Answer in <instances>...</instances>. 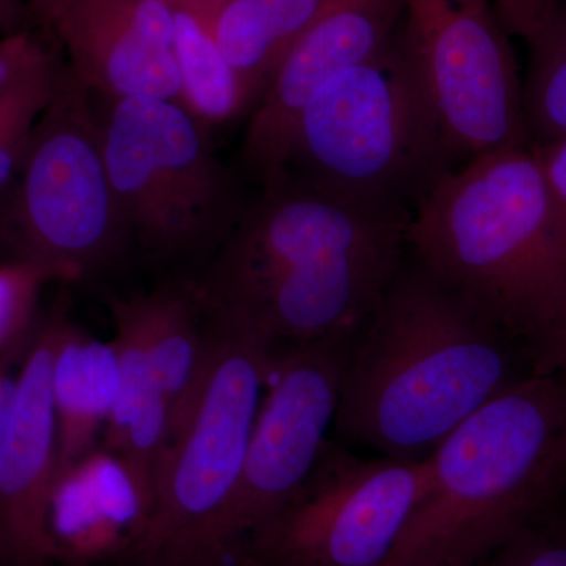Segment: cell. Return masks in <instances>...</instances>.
<instances>
[{
  "instance_id": "cell-1",
  "label": "cell",
  "mask_w": 566,
  "mask_h": 566,
  "mask_svg": "<svg viewBox=\"0 0 566 566\" xmlns=\"http://www.w3.org/2000/svg\"><path fill=\"white\" fill-rule=\"evenodd\" d=\"M411 216L275 182L251 199L197 283L274 352L359 331L405 262Z\"/></svg>"
},
{
  "instance_id": "cell-2",
  "label": "cell",
  "mask_w": 566,
  "mask_h": 566,
  "mask_svg": "<svg viewBox=\"0 0 566 566\" xmlns=\"http://www.w3.org/2000/svg\"><path fill=\"white\" fill-rule=\"evenodd\" d=\"M531 352L415 259L357 334L342 381L338 438L423 461L495 395L531 375Z\"/></svg>"
},
{
  "instance_id": "cell-3",
  "label": "cell",
  "mask_w": 566,
  "mask_h": 566,
  "mask_svg": "<svg viewBox=\"0 0 566 566\" xmlns=\"http://www.w3.org/2000/svg\"><path fill=\"white\" fill-rule=\"evenodd\" d=\"M408 252L532 353L566 297V256L532 145L476 156L417 203Z\"/></svg>"
},
{
  "instance_id": "cell-4",
  "label": "cell",
  "mask_w": 566,
  "mask_h": 566,
  "mask_svg": "<svg viewBox=\"0 0 566 566\" xmlns=\"http://www.w3.org/2000/svg\"><path fill=\"white\" fill-rule=\"evenodd\" d=\"M565 424V374L524 376L476 409L427 458V491L386 566H472L554 512L542 476Z\"/></svg>"
},
{
  "instance_id": "cell-5",
  "label": "cell",
  "mask_w": 566,
  "mask_h": 566,
  "mask_svg": "<svg viewBox=\"0 0 566 566\" xmlns=\"http://www.w3.org/2000/svg\"><path fill=\"white\" fill-rule=\"evenodd\" d=\"M457 167L401 24L381 50L327 81L305 104L281 181L412 212Z\"/></svg>"
},
{
  "instance_id": "cell-6",
  "label": "cell",
  "mask_w": 566,
  "mask_h": 566,
  "mask_svg": "<svg viewBox=\"0 0 566 566\" xmlns=\"http://www.w3.org/2000/svg\"><path fill=\"white\" fill-rule=\"evenodd\" d=\"M95 96V95H93ZM104 159L133 248L172 263H210L249 199L180 104L95 96Z\"/></svg>"
},
{
  "instance_id": "cell-7",
  "label": "cell",
  "mask_w": 566,
  "mask_h": 566,
  "mask_svg": "<svg viewBox=\"0 0 566 566\" xmlns=\"http://www.w3.org/2000/svg\"><path fill=\"white\" fill-rule=\"evenodd\" d=\"M208 307L216 322L210 374L159 465L147 534L120 566H226L223 521L275 353L243 316Z\"/></svg>"
},
{
  "instance_id": "cell-8",
  "label": "cell",
  "mask_w": 566,
  "mask_h": 566,
  "mask_svg": "<svg viewBox=\"0 0 566 566\" xmlns=\"http://www.w3.org/2000/svg\"><path fill=\"white\" fill-rule=\"evenodd\" d=\"M132 248L107 174L95 96L65 65L0 197V249L6 259L44 264L76 283L117 270Z\"/></svg>"
},
{
  "instance_id": "cell-9",
  "label": "cell",
  "mask_w": 566,
  "mask_h": 566,
  "mask_svg": "<svg viewBox=\"0 0 566 566\" xmlns=\"http://www.w3.org/2000/svg\"><path fill=\"white\" fill-rule=\"evenodd\" d=\"M427 488V460L364 458L329 441L232 566H386Z\"/></svg>"
},
{
  "instance_id": "cell-10",
  "label": "cell",
  "mask_w": 566,
  "mask_h": 566,
  "mask_svg": "<svg viewBox=\"0 0 566 566\" xmlns=\"http://www.w3.org/2000/svg\"><path fill=\"white\" fill-rule=\"evenodd\" d=\"M403 29L458 167L531 145L523 80L494 0H405Z\"/></svg>"
},
{
  "instance_id": "cell-11",
  "label": "cell",
  "mask_w": 566,
  "mask_h": 566,
  "mask_svg": "<svg viewBox=\"0 0 566 566\" xmlns=\"http://www.w3.org/2000/svg\"><path fill=\"white\" fill-rule=\"evenodd\" d=\"M359 331L275 352L243 472L223 521L226 566H232L237 547L296 493L322 457Z\"/></svg>"
},
{
  "instance_id": "cell-12",
  "label": "cell",
  "mask_w": 566,
  "mask_h": 566,
  "mask_svg": "<svg viewBox=\"0 0 566 566\" xmlns=\"http://www.w3.org/2000/svg\"><path fill=\"white\" fill-rule=\"evenodd\" d=\"M405 21V0H326L249 115L244 169L260 188L282 180L290 142L305 104L338 73L365 61Z\"/></svg>"
},
{
  "instance_id": "cell-13",
  "label": "cell",
  "mask_w": 566,
  "mask_h": 566,
  "mask_svg": "<svg viewBox=\"0 0 566 566\" xmlns=\"http://www.w3.org/2000/svg\"><path fill=\"white\" fill-rule=\"evenodd\" d=\"M59 297L40 315L20 364L13 411L0 453V566H52L48 502L57 475L51 374L62 324Z\"/></svg>"
},
{
  "instance_id": "cell-14",
  "label": "cell",
  "mask_w": 566,
  "mask_h": 566,
  "mask_svg": "<svg viewBox=\"0 0 566 566\" xmlns=\"http://www.w3.org/2000/svg\"><path fill=\"white\" fill-rule=\"evenodd\" d=\"M70 76L103 98L181 106L175 9L167 0H77L52 24Z\"/></svg>"
},
{
  "instance_id": "cell-15",
  "label": "cell",
  "mask_w": 566,
  "mask_h": 566,
  "mask_svg": "<svg viewBox=\"0 0 566 566\" xmlns=\"http://www.w3.org/2000/svg\"><path fill=\"white\" fill-rule=\"evenodd\" d=\"M155 495L123 458L95 447L55 475L46 528L52 566H120L150 526Z\"/></svg>"
},
{
  "instance_id": "cell-16",
  "label": "cell",
  "mask_w": 566,
  "mask_h": 566,
  "mask_svg": "<svg viewBox=\"0 0 566 566\" xmlns=\"http://www.w3.org/2000/svg\"><path fill=\"white\" fill-rule=\"evenodd\" d=\"M118 301L139 327L156 385L169 405L174 439L196 409L210 374L214 316L193 275Z\"/></svg>"
},
{
  "instance_id": "cell-17",
  "label": "cell",
  "mask_w": 566,
  "mask_h": 566,
  "mask_svg": "<svg viewBox=\"0 0 566 566\" xmlns=\"http://www.w3.org/2000/svg\"><path fill=\"white\" fill-rule=\"evenodd\" d=\"M118 389L102 442L123 458L144 485L155 494L156 476L172 439V419L161 389L153 376L139 327L120 301L111 303Z\"/></svg>"
},
{
  "instance_id": "cell-18",
  "label": "cell",
  "mask_w": 566,
  "mask_h": 566,
  "mask_svg": "<svg viewBox=\"0 0 566 566\" xmlns=\"http://www.w3.org/2000/svg\"><path fill=\"white\" fill-rule=\"evenodd\" d=\"M117 389L118 357L114 342L98 340L66 315L51 374L57 472L99 446Z\"/></svg>"
},
{
  "instance_id": "cell-19",
  "label": "cell",
  "mask_w": 566,
  "mask_h": 566,
  "mask_svg": "<svg viewBox=\"0 0 566 566\" xmlns=\"http://www.w3.org/2000/svg\"><path fill=\"white\" fill-rule=\"evenodd\" d=\"M326 0H205L192 7L259 103Z\"/></svg>"
},
{
  "instance_id": "cell-20",
  "label": "cell",
  "mask_w": 566,
  "mask_h": 566,
  "mask_svg": "<svg viewBox=\"0 0 566 566\" xmlns=\"http://www.w3.org/2000/svg\"><path fill=\"white\" fill-rule=\"evenodd\" d=\"M175 9V59L181 82V107L208 129L251 115L259 98L212 39L199 13Z\"/></svg>"
},
{
  "instance_id": "cell-21",
  "label": "cell",
  "mask_w": 566,
  "mask_h": 566,
  "mask_svg": "<svg viewBox=\"0 0 566 566\" xmlns=\"http://www.w3.org/2000/svg\"><path fill=\"white\" fill-rule=\"evenodd\" d=\"M528 66L523 111L528 144L545 147L566 136V0H553L523 36Z\"/></svg>"
},
{
  "instance_id": "cell-22",
  "label": "cell",
  "mask_w": 566,
  "mask_h": 566,
  "mask_svg": "<svg viewBox=\"0 0 566 566\" xmlns=\"http://www.w3.org/2000/svg\"><path fill=\"white\" fill-rule=\"evenodd\" d=\"M65 65L52 54L0 88V197L20 170L33 129L54 98Z\"/></svg>"
},
{
  "instance_id": "cell-23",
  "label": "cell",
  "mask_w": 566,
  "mask_h": 566,
  "mask_svg": "<svg viewBox=\"0 0 566 566\" xmlns=\"http://www.w3.org/2000/svg\"><path fill=\"white\" fill-rule=\"evenodd\" d=\"M62 275L31 260H0V364L20 363L39 323L40 296Z\"/></svg>"
},
{
  "instance_id": "cell-24",
  "label": "cell",
  "mask_w": 566,
  "mask_h": 566,
  "mask_svg": "<svg viewBox=\"0 0 566 566\" xmlns=\"http://www.w3.org/2000/svg\"><path fill=\"white\" fill-rule=\"evenodd\" d=\"M472 566H566V520L547 513Z\"/></svg>"
},
{
  "instance_id": "cell-25",
  "label": "cell",
  "mask_w": 566,
  "mask_h": 566,
  "mask_svg": "<svg viewBox=\"0 0 566 566\" xmlns=\"http://www.w3.org/2000/svg\"><path fill=\"white\" fill-rule=\"evenodd\" d=\"M52 52L31 29H22L0 40V88L18 80L25 71L46 61Z\"/></svg>"
},
{
  "instance_id": "cell-26",
  "label": "cell",
  "mask_w": 566,
  "mask_h": 566,
  "mask_svg": "<svg viewBox=\"0 0 566 566\" xmlns=\"http://www.w3.org/2000/svg\"><path fill=\"white\" fill-rule=\"evenodd\" d=\"M534 148L545 175L558 241L566 256V136L545 147Z\"/></svg>"
},
{
  "instance_id": "cell-27",
  "label": "cell",
  "mask_w": 566,
  "mask_h": 566,
  "mask_svg": "<svg viewBox=\"0 0 566 566\" xmlns=\"http://www.w3.org/2000/svg\"><path fill=\"white\" fill-rule=\"evenodd\" d=\"M531 374H566V297L556 323L532 353Z\"/></svg>"
},
{
  "instance_id": "cell-28",
  "label": "cell",
  "mask_w": 566,
  "mask_h": 566,
  "mask_svg": "<svg viewBox=\"0 0 566 566\" xmlns=\"http://www.w3.org/2000/svg\"><path fill=\"white\" fill-rule=\"evenodd\" d=\"M553 0H494L505 31L524 36Z\"/></svg>"
},
{
  "instance_id": "cell-29",
  "label": "cell",
  "mask_w": 566,
  "mask_h": 566,
  "mask_svg": "<svg viewBox=\"0 0 566 566\" xmlns=\"http://www.w3.org/2000/svg\"><path fill=\"white\" fill-rule=\"evenodd\" d=\"M566 493V424L557 436L542 476V494L546 505L554 509Z\"/></svg>"
},
{
  "instance_id": "cell-30",
  "label": "cell",
  "mask_w": 566,
  "mask_h": 566,
  "mask_svg": "<svg viewBox=\"0 0 566 566\" xmlns=\"http://www.w3.org/2000/svg\"><path fill=\"white\" fill-rule=\"evenodd\" d=\"M18 364L20 363L0 364V453H2L14 398H17Z\"/></svg>"
},
{
  "instance_id": "cell-31",
  "label": "cell",
  "mask_w": 566,
  "mask_h": 566,
  "mask_svg": "<svg viewBox=\"0 0 566 566\" xmlns=\"http://www.w3.org/2000/svg\"><path fill=\"white\" fill-rule=\"evenodd\" d=\"M77 0H25V25L28 29H50Z\"/></svg>"
},
{
  "instance_id": "cell-32",
  "label": "cell",
  "mask_w": 566,
  "mask_h": 566,
  "mask_svg": "<svg viewBox=\"0 0 566 566\" xmlns=\"http://www.w3.org/2000/svg\"><path fill=\"white\" fill-rule=\"evenodd\" d=\"M22 29H28L24 0H0V32L10 35Z\"/></svg>"
},
{
  "instance_id": "cell-33",
  "label": "cell",
  "mask_w": 566,
  "mask_h": 566,
  "mask_svg": "<svg viewBox=\"0 0 566 566\" xmlns=\"http://www.w3.org/2000/svg\"><path fill=\"white\" fill-rule=\"evenodd\" d=\"M172 6H196V3L205 2V0H167Z\"/></svg>"
}]
</instances>
